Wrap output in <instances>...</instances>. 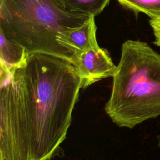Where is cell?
<instances>
[{
	"instance_id": "2",
	"label": "cell",
	"mask_w": 160,
	"mask_h": 160,
	"mask_svg": "<svg viewBox=\"0 0 160 160\" xmlns=\"http://www.w3.org/2000/svg\"><path fill=\"white\" fill-rule=\"evenodd\" d=\"M104 110L117 126L130 129L160 116V54L147 43L122 44Z\"/></svg>"
},
{
	"instance_id": "5",
	"label": "cell",
	"mask_w": 160,
	"mask_h": 160,
	"mask_svg": "<svg viewBox=\"0 0 160 160\" xmlns=\"http://www.w3.org/2000/svg\"><path fill=\"white\" fill-rule=\"evenodd\" d=\"M58 42L74 52L78 59L81 54L99 48L96 39L95 16H91L79 28L60 32Z\"/></svg>"
},
{
	"instance_id": "8",
	"label": "cell",
	"mask_w": 160,
	"mask_h": 160,
	"mask_svg": "<svg viewBox=\"0 0 160 160\" xmlns=\"http://www.w3.org/2000/svg\"><path fill=\"white\" fill-rule=\"evenodd\" d=\"M123 8L138 15L144 13L150 19L160 18V0H118Z\"/></svg>"
},
{
	"instance_id": "4",
	"label": "cell",
	"mask_w": 160,
	"mask_h": 160,
	"mask_svg": "<svg viewBox=\"0 0 160 160\" xmlns=\"http://www.w3.org/2000/svg\"><path fill=\"white\" fill-rule=\"evenodd\" d=\"M74 66L84 89L102 79L112 77L117 68L109 52L100 47L81 54Z\"/></svg>"
},
{
	"instance_id": "7",
	"label": "cell",
	"mask_w": 160,
	"mask_h": 160,
	"mask_svg": "<svg viewBox=\"0 0 160 160\" xmlns=\"http://www.w3.org/2000/svg\"><path fill=\"white\" fill-rule=\"evenodd\" d=\"M58 1L68 11L96 16L105 9L110 0H58Z\"/></svg>"
},
{
	"instance_id": "1",
	"label": "cell",
	"mask_w": 160,
	"mask_h": 160,
	"mask_svg": "<svg viewBox=\"0 0 160 160\" xmlns=\"http://www.w3.org/2000/svg\"><path fill=\"white\" fill-rule=\"evenodd\" d=\"M81 78L68 60L29 54L1 76V160H50L66 138Z\"/></svg>"
},
{
	"instance_id": "6",
	"label": "cell",
	"mask_w": 160,
	"mask_h": 160,
	"mask_svg": "<svg viewBox=\"0 0 160 160\" xmlns=\"http://www.w3.org/2000/svg\"><path fill=\"white\" fill-rule=\"evenodd\" d=\"M28 55L22 46L9 41L0 31L1 76L12 74L25 63Z\"/></svg>"
},
{
	"instance_id": "9",
	"label": "cell",
	"mask_w": 160,
	"mask_h": 160,
	"mask_svg": "<svg viewBox=\"0 0 160 160\" xmlns=\"http://www.w3.org/2000/svg\"><path fill=\"white\" fill-rule=\"evenodd\" d=\"M154 36L153 43L160 48V18L156 19H150L149 21Z\"/></svg>"
},
{
	"instance_id": "3",
	"label": "cell",
	"mask_w": 160,
	"mask_h": 160,
	"mask_svg": "<svg viewBox=\"0 0 160 160\" xmlns=\"http://www.w3.org/2000/svg\"><path fill=\"white\" fill-rule=\"evenodd\" d=\"M91 16L64 9L58 0H0V31L31 53L58 56L75 65L78 58L60 44V32L81 27Z\"/></svg>"
}]
</instances>
